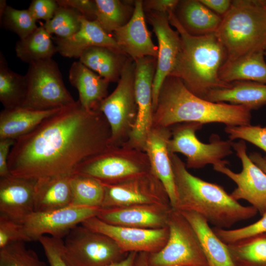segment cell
Instances as JSON below:
<instances>
[{
    "mask_svg": "<svg viewBox=\"0 0 266 266\" xmlns=\"http://www.w3.org/2000/svg\"><path fill=\"white\" fill-rule=\"evenodd\" d=\"M110 137L103 114L86 109L77 100L15 140L9 169L14 176L35 180L70 176L81 162L109 146Z\"/></svg>",
    "mask_w": 266,
    "mask_h": 266,
    "instance_id": "6da1fadb",
    "label": "cell"
},
{
    "mask_svg": "<svg viewBox=\"0 0 266 266\" xmlns=\"http://www.w3.org/2000/svg\"><path fill=\"white\" fill-rule=\"evenodd\" d=\"M251 110L246 107L204 100L190 92L180 79L169 75L159 92L152 127H171L186 122L240 126L251 125Z\"/></svg>",
    "mask_w": 266,
    "mask_h": 266,
    "instance_id": "7a4b0ae2",
    "label": "cell"
},
{
    "mask_svg": "<svg viewBox=\"0 0 266 266\" xmlns=\"http://www.w3.org/2000/svg\"><path fill=\"white\" fill-rule=\"evenodd\" d=\"M170 158L176 191L173 209L198 213L214 227L225 229L257 214L254 207L241 204L221 186L192 174L176 154Z\"/></svg>",
    "mask_w": 266,
    "mask_h": 266,
    "instance_id": "3957f363",
    "label": "cell"
},
{
    "mask_svg": "<svg viewBox=\"0 0 266 266\" xmlns=\"http://www.w3.org/2000/svg\"><path fill=\"white\" fill-rule=\"evenodd\" d=\"M168 15L169 23L179 33L182 42L170 75L180 79L190 92L203 99L212 90L230 86V83L219 78L220 69L227 56L216 33L192 35L183 28L174 12Z\"/></svg>",
    "mask_w": 266,
    "mask_h": 266,
    "instance_id": "277c9868",
    "label": "cell"
},
{
    "mask_svg": "<svg viewBox=\"0 0 266 266\" xmlns=\"http://www.w3.org/2000/svg\"><path fill=\"white\" fill-rule=\"evenodd\" d=\"M233 60L266 47V8L264 0H234L215 33Z\"/></svg>",
    "mask_w": 266,
    "mask_h": 266,
    "instance_id": "5b68a950",
    "label": "cell"
},
{
    "mask_svg": "<svg viewBox=\"0 0 266 266\" xmlns=\"http://www.w3.org/2000/svg\"><path fill=\"white\" fill-rule=\"evenodd\" d=\"M151 171L146 153L125 145H109L86 159L73 173L90 176L103 184H114Z\"/></svg>",
    "mask_w": 266,
    "mask_h": 266,
    "instance_id": "8992f818",
    "label": "cell"
},
{
    "mask_svg": "<svg viewBox=\"0 0 266 266\" xmlns=\"http://www.w3.org/2000/svg\"><path fill=\"white\" fill-rule=\"evenodd\" d=\"M135 70V61L129 57L116 88L99 105V110L110 126V145L119 146L125 143L135 123L137 106L134 90Z\"/></svg>",
    "mask_w": 266,
    "mask_h": 266,
    "instance_id": "52a82bcc",
    "label": "cell"
},
{
    "mask_svg": "<svg viewBox=\"0 0 266 266\" xmlns=\"http://www.w3.org/2000/svg\"><path fill=\"white\" fill-rule=\"evenodd\" d=\"M167 241L160 250L147 253L149 266H208L197 235L189 222L172 208Z\"/></svg>",
    "mask_w": 266,
    "mask_h": 266,
    "instance_id": "ba28073f",
    "label": "cell"
},
{
    "mask_svg": "<svg viewBox=\"0 0 266 266\" xmlns=\"http://www.w3.org/2000/svg\"><path fill=\"white\" fill-rule=\"evenodd\" d=\"M203 125L196 122L176 124L171 127V136L167 148L170 154L180 153L186 157L188 168L199 169L211 164L213 166L229 162L223 159L233 153V141L222 139L217 134L210 137V142L204 143L196 135V132Z\"/></svg>",
    "mask_w": 266,
    "mask_h": 266,
    "instance_id": "9c48e42d",
    "label": "cell"
},
{
    "mask_svg": "<svg viewBox=\"0 0 266 266\" xmlns=\"http://www.w3.org/2000/svg\"><path fill=\"white\" fill-rule=\"evenodd\" d=\"M26 98L22 107L37 110L62 108L74 103L57 63L52 58L30 64L25 75Z\"/></svg>",
    "mask_w": 266,
    "mask_h": 266,
    "instance_id": "30bf717a",
    "label": "cell"
},
{
    "mask_svg": "<svg viewBox=\"0 0 266 266\" xmlns=\"http://www.w3.org/2000/svg\"><path fill=\"white\" fill-rule=\"evenodd\" d=\"M65 237L62 255L69 266H106L128 254L110 237L82 225L73 228Z\"/></svg>",
    "mask_w": 266,
    "mask_h": 266,
    "instance_id": "8fae6325",
    "label": "cell"
},
{
    "mask_svg": "<svg viewBox=\"0 0 266 266\" xmlns=\"http://www.w3.org/2000/svg\"><path fill=\"white\" fill-rule=\"evenodd\" d=\"M102 184L104 196L101 208L145 204L171 206L165 187L152 170L119 183Z\"/></svg>",
    "mask_w": 266,
    "mask_h": 266,
    "instance_id": "7c38bea8",
    "label": "cell"
},
{
    "mask_svg": "<svg viewBox=\"0 0 266 266\" xmlns=\"http://www.w3.org/2000/svg\"><path fill=\"white\" fill-rule=\"evenodd\" d=\"M233 149L241 162V171L234 172L225 164L213 166V169L236 184L237 187L230 194L235 200L248 201L263 216L266 213V173L247 155L244 140L233 142Z\"/></svg>",
    "mask_w": 266,
    "mask_h": 266,
    "instance_id": "4fadbf2b",
    "label": "cell"
},
{
    "mask_svg": "<svg viewBox=\"0 0 266 266\" xmlns=\"http://www.w3.org/2000/svg\"><path fill=\"white\" fill-rule=\"evenodd\" d=\"M134 61V90L137 115L129 139L123 145L144 151L147 136L152 128L153 83L157 58L147 56Z\"/></svg>",
    "mask_w": 266,
    "mask_h": 266,
    "instance_id": "5bb4252c",
    "label": "cell"
},
{
    "mask_svg": "<svg viewBox=\"0 0 266 266\" xmlns=\"http://www.w3.org/2000/svg\"><path fill=\"white\" fill-rule=\"evenodd\" d=\"M100 208L70 205L50 211L33 212L23 224L30 241L47 234L62 238L86 220L97 216Z\"/></svg>",
    "mask_w": 266,
    "mask_h": 266,
    "instance_id": "9a60e30c",
    "label": "cell"
},
{
    "mask_svg": "<svg viewBox=\"0 0 266 266\" xmlns=\"http://www.w3.org/2000/svg\"><path fill=\"white\" fill-rule=\"evenodd\" d=\"M81 225L110 237L126 253L157 252L165 245L169 235L167 226L158 229L118 226L104 222L97 216L86 220Z\"/></svg>",
    "mask_w": 266,
    "mask_h": 266,
    "instance_id": "2e32d148",
    "label": "cell"
},
{
    "mask_svg": "<svg viewBox=\"0 0 266 266\" xmlns=\"http://www.w3.org/2000/svg\"><path fill=\"white\" fill-rule=\"evenodd\" d=\"M158 42L157 66L153 83V107L154 111L159 92L166 78L172 72L181 49V39L171 27L166 13L145 12Z\"/></svg>",
    "mask_w": 266,
    "mask_h": 266,
    "instance_id": "e0dca14e",
    "label": "cell"
},
{
    "mask_svg": "<svg viewBox=\"0 0 266 266\" xmlns=\"http://www.w3.org/2000/svg\"><path fill=\"white\" fill-rule=\"evenodd\" d=\"M171 206L145 204L101 208L97 217L107 224L145 229L167 227Z\"/></svg>",
    "mask_w": 266,
    "mask_h": 266,
    "instance_id": "ac0fdd59",
    "label": "cell"
},
{
    "mask_svg": "<svg viewBox=\"0 0 266 266\" xmlns=\"http://www.w3.org/2000/svg\"><path fill=\"white\" fill-rule=\"evenodd\" d=\"M143 0L134 1L129 21L112 34L123 52L134 61L145 57L157 58L158 47L153 42L145 23Z\"/></svg>",
    "mask_w": 266,
    "mask_h": 266,
    "instance_id": "d6986e66",
    "label": "cell"
},
{
    "mask_svg": "<svg viewBox=\"0 0 266 266\" xmlns=\"http://www.w3.org/2000/svg\"><path fill=\"white\" fill-rule=\"evenodd\" d=\"M36 180L13 175L0 179V214L23 224L33 212Z\"/></svg>",
    "mask_w": 266,
    "mask_h": 266,
    "instance_id": "ffe728a7",
    "label": "cell"
},
{
    "mask_svg": "<svg viewBox=\"0 0 266 266\" xmlns=\"http://www.w3.org/2000/svg\"><path fill=\"white\" fill-rule=\"evenodd\" d=\"M171 136V127H152L147 136L144 151L147 155L151 170L163 183L173 207L176 200V191L167 148Z\"/></svg>",
    "mask_w": 266,
    "mask_h": 266,
    "instance_id": "44dd1931",
    "label": "cell"
},
{
    "mask_svg": "<svg viewBox=\"0 0 266 266\" xmlns=\"http://www.w3.org/2000/svg\"><path fill=\"white\" fill-rule=\"evenodd\" d=\"M80 21V28L73 35L67 38H55L57 52L60 55L79 58L85 50L95 46L106 47L124 54L112 35L106 32L96 21L87 20L82 16Z\"/></svg>",
    "mask_w": 266,
    "mask_h": 266,
    "instance_id": "7402d4cb",
    "label": "cell"
},
{
    "mask_svg": "<svg viewBox=\"0 0 266 266\" xmlns=\"http://www.w3.org/2000/svg\"><path fill=\"white\" fill-rule=\"evenodd\" d=\"M68 79L78 92L81 106L87 110H99L100 103L107 96L109 82L80 61L72 64Z\"/></svg>",
    "mask_w": 266,
    "mask_h": 266,
    "instance_id": "603a6c76",
    "label": "cell"
},
{
    "mask_svg": "<svg viewBox=\"0 0 266 266\" xmlns=\"http://www.w3.org/2000/svg\"><path fill=\"white\" fill-rule=\"evenodd\" d=\"M174 13L185 31L194 36L216 33L222 20L200 0H179Z\"/></svg>",
    "mask_w": 266,
    "mask_h": 266,
    "instance_id": "cb8c5ba5",
    "label": "cell"
},
{
    "mask_svg": "<svg viewBox=\"0 0 266 266\" xmlns=\"http://www.w3.org/2000/svg\"><path fill=\"white\" fill-rule=\"evenodd\" d=\"M195 231L208 266H235L227 245L216 235L206 219L190 211H179Z\"/></svg>",
    "mask_w": 266,
    "mask_h": 266,
    "instance_id": "d4e9b609",
    "label": "cell"
},
{
    "mask_svg": "<svg viewBox=\"0 0 266 266\" xmlns=\"http://www.w3.org/2000/svg\"><path fill=\"white\" fill-rule=\"evenodd\" d=\"M204 100L246 107L251 111L266 104V84L247 81L230 83V86L211 91Z\"/></svg>",
    "mask_w": 266,
    "mask_h": 266,
    "instance_id": "484cf974",
    "label": "cell"
},
{
    "mask_svg": "<svg viewBox=\"0 0 266 266\" xmlns=\"http://www.w3.org/2000/svg\"><path fill=\"white\" fill-rule=\"evenodd\" d=\"M61 108L37 110L25 107L3 109L0 113V139L16 140L35 129Z\"/></svg>",
    "mask_w": 266,
    "mask_h": 266,
    "instance_id": "4316f807",
    "label": "cell"
},
{
    "mask_svg": "<svg viewBox=\"0 0 266 266\" xmlns=\"http://www.w3.org/2000/svg\"><path fill=\"white\" fill-rule=\"evenodd\" d=\"M219 76L230 83L247 81L266 84V60L264 50L256 51L233 60H226L221 67Z\"/></svg>",
    "mask_w": 266,
    "mask_h": 266,
    "instance_id": "83f0119b",
    "label": "cell"
},
{
    "mask_svg": "<svg viewBox=\"0 0 266 266\" xmlns=\"http://www.w3.org/2000/svg\"><path fill=\"white\" fill-rule=\"evenodd\" d=\"M70 176H58L36 180L33 212L50 211L72 205Z\"/></svg>",
    "mask_w": 266,
    "mask_h": 266,
    "instance_id": "f1b7e54d",
    "label": "cell"
},
{
    "mask_svg": "<svg viewBox=\"0 0 266 266\" xmlns=\"http://www.w3.org/2000/svg\"><path fill=\"white\" fill-rule=\"evenodd\" d=\"M129 57L106 47L95 46L85 50L79 61L110 83L119 81Z\"/></svg>",
    "mask_w": 266,
    "mask_h": 266,
    "instance_id": "f546056e",
    "label": "cell"
},
{
    "mask_svg": "<svg viewBox=\"0 0 266 266\" xmlns=\"http://www.w3.org/2000/svg\"><path fill=\"white\" fill-rule=\"evenodd\" d=\"M15 51L19 59L30 65L51 59L57 50L53 43L51 34L44 24H40L32 33L17 42Z\"/></svg>",
    "mask_w": 266,
    "mask_h": 266,
    "instance_id": "4dcf8cb0",
    "label": "cell"
},
{
    "mask_svg": "<svg viewBox=\"0 0 266 266\" xmlns=\"http://www.w3.org/2000/svg\"><path fill=\"white\" fill-rule=\"evenodd\" d=\"M227 245L235 266H266V233Z\"/></svg>",
    "mask_w": 266,
    "mask_h": 266,
    "instance_id": "1f68e13d",
    "label": "cell"
},
{
    "mask_svg": "<svg viewBox=\"0 0 266 266\" xmlns=\"http://www.w3.org/2000/svg\"><path fill=\"white\" fill-rule=\"evenodd\" d=\"M27 91L25 75L11 70L5 57L0 53V101L4 109L22 107Z\"/></svg>",
    "mask_w": 266,
    "mask_h": 266,
    "instance_id": "d6a6232c",
    "label": "cell"
},
{
    "mask_svg": "<svg viewBox=\"0 0 266 266\" xmlns=\"http://www.w3.org/2000/svg\"><path fill=\"white\" fill-rule=\"evenodd\" d=\"M95 0L97 7L96 21L109 34L127 24L133 15L135 0Z\"/></svg>",
    "mask_w": 266,
    "mask_h": 266,
    "instance_id": "836d02e7",
    "label": "cell"
},
{
    "mask_svg": "<svg viewBox=\"0 0 266 266\" xmlns=\"http://www.w3.org/2000/svg\"><path fill=\"white\" fill-rule=\"evenodd\" d=\"M72 205L101 207L104 196L103 184L84 174L74 173L69 177Z\"/></svg>",
    "mask_w": 266,
    "mask_h": 266,
    "instance_id": "e575fe53",
    "label": "cell"
},
{
    "mask_svg": "<svg viewBox=\"0 0 266 266\" xmlns=\"http://www.w3.org/2000/svg\"><path fill=\"white\" fill-rule=\"evenodd\" d=\"M81 14L75 9L59 5L53 18L44 26L51 34L60 38H67L75 33L81 26Z\"/></svg>",
    "mask_w": 266,
    "mask_h": 266,
    "instance_id": "d590c367",
    "label": "cell"
},
{
    "mask_svg": "<svg viewBox=\"0 0 266 266\" xmlns=\"http://www.w3.org/2000/svg\"><path fill=\"white\" fill-rule=\"evenodd\" d=\"M0 266H47L25 242H13L0 249Z\"/></svg>",
    "mask_w": 266,
    "mask_h": 266,
    "instance_id": "8d00e7d4",
    "label": "cell"
},
{
    "mask_svg": "<svg viewBox=\"0 0 266 266\" xmlns=\"http://www.w3.org/2000/svg\"><path fill=\"white\" fill-rule=\"evenodd\" d=\"M0 18L3 27L15 33L20 39L26 37L38 27L28 9H17L7 5Z\"/></svg>",
    "mask_w": 266,
    "mask_h": 266,
    "instance_id": "74e56055",
    "label": "cell"
},
{
    "mask_svg": "<svg viewBox=\"0 0 266 266\" xmlns=\"http://www.w3.org/2000/svg\"><path fill=\"white\" fill-rule=\"evenodd\" d=\"M213 231L226 244L253 235L266 233V213L258 221L249 225L235 229L214 227Z\"/></svg>",
    "mask_w": 266,
    "mask_h": 266,
    "instance_id": "f35d334b",
    "label": "cell"
},
{
    "mask_svg": "<svg viewBox=\"0 0 266 266\" xmlns=\"http://www.w3.org/2000/svg\"><path fill=\"white\" fill-rule=\"evenodd\" d=\"M229 139L247 141L266 152V127L252 125L226 126L224 129ZM266 159V157H265Z\"/></svg>",
    "mask_w": 266,
    "mask_h": 266,
    "instance_id": "ab89813d",
    "label": "cell"
},
{
    "mask_svg": "<svg viewBox=\"0 0 266 266\" xmlns=\"http://www.w3.org/2000/svg\"><path fill=\"white\" fill-rule=\"evenodd\" d=\"M29 242L23 224L0 214V249L13 242Z\"/></svg>",
    "mask_w": 266,
    "mask_h": 266,
    "instance_id": "60d3db41",
    "label": "cell"
},
{
    "mask_svg": "<svg viewBox=\"0 0 266 266\" xmlns=\"http://www.w3.org/2000/svg\"><path fill=\"white\" fill-rule=\"evenodd\" d=\"M50 266H69L62 255V238L44 235L38 240Z\"/></svg>",
    "mask_w": 266,
    "mask_h": 266,
    "instance_id": "b9f144b4",
    "label": "cell"
},
{
    "mask_svg": "<svg viewBox=\"0 0 266 266\" xmlns=\"http://www.w3.org/2000/svg\"><path fill=\"white\" fill-rule=\"evenodd\" d=\"M58 6L56 0H33L28 10L36 21L42 19L46 22L53 18Z\"/></svg>",
    "mask_w": 266,
    "mask_h": 266,
    "instance_id": "7bdbcfd3",
    "label": "cell"
},
{
    "mask_svg": "<svg viewBox=\"0 0 266 266\" xmlns=\"http://www.w3.org/2000/svg\"><path fill=\"white\" fill-rule=\"evenodd\" d=\"M58 5L73 8L87 20L96 21L97 7L94 0H57Z\"/></svg>",
    "mask_w": 266,
    "mask_h": 266,
    "instance_id": "ee69618b",
    "label": "cell"
},
{
    "mask_svg": "<svg viewBox=\"0 0 266 266\" xmlns=\"http://www.w3.org/2000/svg\"><path fill=\"white\" fill-rule=\"evenodd\" d=\"M179 0H143L144 12H154L168 14L174 12Z\"/></svg>",
    "mask_w": 266,
    "mask_h": 266,
    "instance_id": "f6af8a7d",
    "label": "cell"
},
{
    "mask_svg": "<svg viewBox=\"0 0 266 266\" xmlns=\"http://www.w3.org/2000/svg\"><path fill=\"white\" fill-rule=\"evenodd\" d=\"M15 140L11 139H0V177L4 178L11 175L8 167V160L12 146Z\"/></svg>",
    "mask_w": 266,
    "mask_h": 266,
    "instance_id": "bcb514c9",
    "label": "cell"
},
{
    "mask_svg": "<svg viewBox=\"0 0 266 266\" xmlns=\"http://www.w3.org/2000/svg\"><path fill=\"white\" fill-rule=\"evenodd\" d=\"M207 8L213 12L224 16L230 9L232 0H200Z\"/></svg>",
    "mask_w": 266,
    "mask_h": 266,
    "instance_id": "7dc6e473",
    "label": "cell"
},
{
    "mask_svg": "<svg viewBox=\"0 0 266 266\" xmlns=\"http://www.w3.org/2000/svg\"><path fill=\"white\" fill-rule=\"evenodd\" d=\"M138 254L135 252L128 253L124 259L106 266H136Z\"/></svg>",
    "mask_w": 266,
    "mask_h": 266,
    "instance_id": "c3c4849f",
    "label": "cell"
},
{
    "mask_svg": "<svg viewBox=\"0 0 266 266\" xmlns=\"http://www.w3.org/2000/svg\"><path fill=\"white\" fill-rule=\"evenodd\" d=\"M252 161L266 173V159L257 152L251 153L249 156Z\"/></svg>",
    "mask_w": 266,
    "mask_h": 266,
    "instance_id": "681fc988",
    "label": "cell"
},
{
    "mask_svg": "<svg viewBox=\"0 0 266 266\" xmlns=\"http://www.w3.org/2000/svg\"><path fill=\"white\" fill-rule=\"evenodd\" d=\"M136 266H149L147 262V253H138L136 259Z\"/></svg>",
    "mask_w": 266,
    "mask_h": 266,
    "instance_id": "f907efd6",
    "label": "cell"
},
{
    "mask_svg": "<svg viewBox=\"0 0 266 266\" xmlns=\"http://www.w3.org/2000/svg\"><path fill=\"white\" fill-rule=\"evenodd\" d=\"M7 6L6 0H0V17L2 16Z\"/></svg>",
    "mask_w": 266,
    "mask_h": 266,
    "instance_id": "816d5d0a",
    "label": "cell"
},
{
    "mask_svg": "<svg viewBox=\"0 0 266 266\" xmlns=\"http://www.w3.org/2000/svg\"><path fill=\"white\" fill-rule=\"evenodd\" d=\"M264 54H265V58H266V47L264 50Z\"/></svg>",
    "mask_w": 266,
    "mask_h": 266,
    "instance_id": "f5cc1de1",
    "label": "cell"
},
{
    "mask_svg": "<svg viewBox=\"0 0 266 266\" xmlns=\"http://www.w3.org/2000/svg\"><path fill=\"white\" fill-rule=\"evenodd\" d=\"M264 1L265 5L266 8V0H264Z\"/></svg>",
    "mask_w": 266,
    "mask_h": 266,
    "instance_id": "db71d44e",
    "label": "cell"
}]
</instances>
